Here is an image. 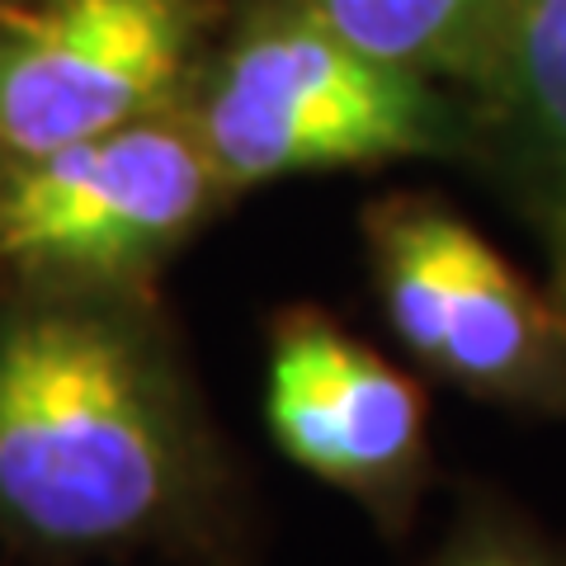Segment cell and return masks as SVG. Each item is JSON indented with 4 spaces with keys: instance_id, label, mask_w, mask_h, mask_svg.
Masks as SVG:
<instances>
[{
    "instance_id": "1",
    "label": "cell",
    "mask_w": 566,
    "mask_h": 566,
    "mask_svg": "<svg viewBox=\"0 0 566 566\" xmlns=\"http://www.w3.org/2000/svg\"><path fill=\"white\" fill-rule=\"evenodd\" d=\"M180 420L151 354L109 316L0 326V515L57 547L147 528L180 486Z\"/></svg>"
},
{
    "instance_id": "2",
    "label": "cell",
    "mask_w": 566,
    "mask_h": 566,
    "mask_svg": "<svg viewBox=\"0 0 566 566\" xmlns=\"http://www.w3.org/2000/svg\"><path fill=\"white\" fill-rule=\"evenodd\" d=\"M444 137L449 118L420 71L368 57L312 14L237 43L199 133L218 180L237 185L424 156Z\"/></svg>"
},
{
    "instance_id": "3",
    "label": "cell",
    "mask_w": 566,
    "mask_h": 566,
    "mask_svg": "<svg viewBox=\"0 0 566 566\" xmlns=\"http://www.w3.org/2000/svg\"><path fill=\"white\" fill-rule=\"evenodd\" d=\"M212 175L203 142L147 118L20 156L0 185V251L62 279L137 274L199 222Z\"/></svg>"
},
{
    "instance_id": "4",
    "label": "cell",
    "mask_w": 566,
    "mask_h": 566,
    "mask_svg": "<svg viewBox=\"0 0 566 566\" xmlns=\"http://www.w3.org/2000/svg\"><path fill=\"white\" fill-rule=\"evenodd\" d=\"M193 39L189 0H43L0 24V147L43 156L142 123Z\"/></svg>"
},
{
    "instance_id": "5",
    "label": "cell",
    "mask_w": 566,
    "mask_h": 566,
    "mask_svg": "<svg viewBox=\"0 0 566 566\" xmlns=\"http://www.w3.org/2000/svg\"><path fill=\"white\" fill-rule=\"evenodd\" d=\"M378 283L406 345L472 387H524L553 364V322L491 245L439 208L378 222Z\"/></svg>"
},
{
    "instance_id": "6",
    "label": "cell",
    "mask_w": 566,
    "mask_h": 566,
    "mask_svg": "<svg viewBox=\"0 0 566 566\" xmlns=\"http://www.w3.org/2000/svg\"><path fill=\"white\" fill-rule=\"evenodd\" d=\"M264 416L297 468L340 486H378L406 472L424 434L416 387L382 354L312 316L279 335Z\"/></svg>"
},
{
    "instance_id": "7",
    "label": "cell",
    "mask_w": 566,
    "mask_h": 566,
    "mask_svg": "<svg viewBox=\"0 0 566 566\" xmlns=\"http://www.w3.org/2000/svg\"><path fill=\"white\" fill-rule=\"evenodd\" d=\"M316 24L406 71L468 66L495 43L510 0H303Z\"/></svg>"
},
{
    "instance_id": "8",
    "label": "cell",
    "mask_w": 566,
    "mask_h": 566,
    "mask_svg": "<svg viewBox=\"0 0 566 566\" xmlns=\"http://www.w3.org/2000/svg\"><path fill=\"white\" fill-rule=\"evenodd\" d=\"M491 52L524 123L566 161V0H510Z\"/></svg>"
},
{
    "instance_id": "9",
    "label": "cell",
    "mask_w": 566,
    "mask_h": 566,
    "mask_svg": "<svg viewBox=\"0 0 566 566\" xmlns=\"http://www.w3.org/2000/svg\"><path fill=\"white\" fill-rule=\"evenodd\" d=\"M449 566H538V562H528L524 553H510V547H472V553L453 557Z\"/></svg>"
},
{
    "instance_id": "10",
    "label": "cell",
    "mask_w": 566,
    "mask_h": 566,
    "mask_svg": "<svg viewBox=\"0 0 566 566\" xmlns=\"http://www.w3.org/2000/svg\"><path fill=\"white\" fill-rule=\"evenodd\" d=\"M557 283H562V293H566V232H562V255H557Z\"/></svg>"
}]
</instances>
